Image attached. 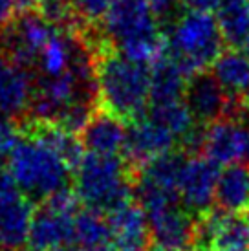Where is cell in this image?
<instances>
[{
	"label": "cell",
	"instance_id": "obj_1",
	"mask_svg": "<svg viewBox=\"0 0 249 251\" xmlns=\"http://www.w3.org/2000/svg\"><path fill=\"white\" fill-rule=\"evenodd\" d=\"M97 106L130 123L150 103V64L136 61L106 44L96 48Z\"/></svg>",
	"mask_w": 249,
	"mask_h": 251
},
{
	"label": "cell",
	"instance_id": "obj_2",
	"mask_svg": "<svg viewBox=\"0 0 249 251\" xmlns=\"http://www.w3.org/2000/svg\"><path fill=\"white\" fill-rule=\"evenodd\" d=\"M94 42L152 64L165 50V29L150 0H114Z\"/></svg>",
	"mask_w": 249,
	"mask_h": 251
},
{
	"label": "cell",
	"instance_id": "obj_3",
	"mask_svg": "<svg viewBox=\"0 0 249 251\" xmlns=\"http://www.w3.org/2000/svg\"><path fill=\"white\" fill-rule=\"evenodd\" d=\"M7 171L17 187L33 203L72 189L74 169L61 154L33 134L21 130V138L7 158Z\"/></svg>",
	"mask_w": 249,
	"mask_h": 251
},
{
	"label": "cell",
	"instance_id": "obj_4",
	"mask_svg": "<svg viewBox=\"0 0 249 251\" xmlns=\"http://www.w3.org/2000/svg\"><path fill=\"white\" fill-rule=\"evenodd\" d=\"M136 169L124 156L84 152L74 171L72 189L83 207L110 215L134 200Z\"/></svg>",
	"mask_w": 249,
	"mask_h": 251
},
{
	"label": "cell",
	"instance_id": "obj_5",
	"mask_svg": "<svg viewBox=\"0 0 249 251\" xmlns=\"http://www.w3.org/2000/svg\"><path fill=\"white\" fill-rule=\"evenodd\" d=\"M225 41L215 13L185 9L165 28V51L191 77L211 68L224 51Z\"/></svg>",
	"mask_w": 249,
	"mask_h": 251
},
{
	"label": "cell",
	"instance_id": "obj_6",
	"mask_svg": "<svg viewBox=\"0 0 249 251\" xmlns=\"http://www.w3.org/2000/svg\"><path fill=\"white\" fill-rule=\"evenodd\" d=\"M81 202L74 189H66L37 205L31 218L26 251H64L74 248L75 215Z\"/></svg>",
	"mask_w": 249,
	"mask_h": 251
},
{
	"label": "cell",
	"instance_id": "obj_7",
	"mask_svg": "<svg viewBox=\"0 0 249 251\" xmlns=\"http://www.w3.org/2000/svg\"><path fill=\"white\" fill-rule=\"evenodd\" d=\"M200 154L220 167L246 163L249 160V108L242 106L205 126Z\"/></svg>",
	"mask_w": 249,
	"mask_h": 251
},
{
	"label": "cell",
	"instance_id": "obj_8",
	"mask_svg": "<svg viewBox=\"0 0 249 251\" xmlns=\"http://www.w3.org/2000/svg\"><path fill=\"white\" fill-rule=\"evenodd\" d=\"M194 251H249V222L244 215L215 209L196 218Z\"/></svg>",
	"mask_w": 249,
	"mask_h": 251
},
{
	"label": "cell",
	"instance_id": "obj_9",
	"mask_svg": "<svg viewBox=\"0 0 249 251\" xmlns=\"http://www.w3.org/2000/svg\"><path fill=\"white\" fill-rule=\"evenodd\" d=\"M33 202L22 195L9 171L0 175V242L7 251H24L28 242Z\"/></svg>",
	"mask_w": 249,
	"mask_h": 251
},
{
	"label": "cell",
	"instance_id": "obj_10",
	"mask_svg": "<svg viewBox=\"0 0 249 251\" xmlns=\"http://www.w3.org/2000/svg\"><path fill=\"white\" fill-rule=\"evenodd\" d=\"M220 165L203 154H189L178 181V196L191 215L196 218L213 209Z\"/></svg>",
	"mask_w": 249,
	"mask_h": 251
},
{
	"label": "cell",
	"instance_id": "obj_11",
	"mask_svg": "<svg viewBox=\"0 0 249 251\" xmlns=\"http://www.w3.org/2000/svg\"><path fill=\"white\" fill-rule=\"evenodd\" d=\"M183 101L196 123L201 126L211 125L244 106L242 101H233L229 98L216 77L207 70L196 72L187 79Z\"/></svg>",
	"mask_w": 249,
	"mask_h": 251
},
{
	"label": "cell",
	"instance_id": "obj_12",
	"mask_svg": "<svg viewBox=\"0 0 249 251\" xmlns=\"http://www.w3.org/2000/svg\"><path fill=\"white\" fill-rule=\"evenodd\" d=\"M171 151H181L176 138L147 114L128 123V136L123 156L130 161L134 169Z\"/></svg>",
	"mask_w": 249,
	"mask_h": 251
},
{
	"label": "cell",
	"instance_id": "obj_13",
	"mask_svg": "<svg viewBox=\"0 0 249 251\" xmlns=\"http://www.w3.org/2000/svg\"><path fill=\"white\" fill-rule=\"evenodd\" d=\"M35 77L24 66L0 53V114L22 121L31 110Z\"/></svg>",
	"mask_w": 249,
	"mask_h": 251
},
{
	"label": "cell",
	"instance_id": "obj_14",
	"mask_svg": "<svg viewBox=\"0 0 249 251\" xmlns=\"http://www.w3.org/2000/svg\"><path fill=\"white\" fill-rule=\"evenodd\" d=\"M128 136V123L99 106L79 132L84 152L101 156H123Z\"/></svg>",
	"mask_w": 249,
	"mask_h": 251
},
{
	"label": "cell",
	"instance_id": "obj_15",
	"mask_svg": "<svg viewBox=\"0 0 249 251\" xmlns=\"http://www.w3.org/2000/svg\"><path fill=\"white\" fill-rule=\"evenodd\" d=\"M114 235V250L118 251H147L150 246V226L143 207L136 200L108 215Z\"/></svg>",
	"mask_w": 249,
	"mask_h": 251
},
{
	"label": "cell",
	"instance_id": "obj_16",
	"mask_svg": "<svg viewBox=\"0 0 249 251\" xmlns=\"http://www.w3.org/2000/svg\"><path fill=\"white\" fill-rule=\"evenodd\" d=\"M216 207L231 215H246L249 211V165L235 163L220 171L215 195Z\"/></svg>",
	"mask_w": 249,
	"mask_h": 251
},
{
	"label": "cell",
	"instance_id": "obj_17",
	"mask_svg": "<svg viewBox=\"0 0 249 251\" xmlns=\"http://www.w3.org/2000/svg\"><path fill=\"white\" fill-rule=\"evenodd\" d=\"M187 79L189 75L180 64L163 50V53L150 64V103L183 99Z\"/></svg>",
	"mask_w": 249,
	"mask_h": 251
},
{
	"label": "cell",
	"instance_id": "obj_18",
	"mask_svg": "<svg viewBox=\"0 0 249 251\" xmlns=\"http://www.w3.org/2000/svg\"><path fill=\"white\" fill-rule=\"evenodd\" d=\"M211 74L222 84L233 101H242L244 92L249 86V53L240 48H227L220 53Z\"/></svg>",
	"mask_w": 249,
	"mask_h": 251
},
{
	"label": "cell",
	"instance_id": "obj_19",
	"mask_svg": "<svg viewBox=\"0 0 249 251\" xmlns=\"http://www.w3.org/2000/svg\"><path fill=\"white\" fill-rule=\"evenodd\" d=\"M74 248L77 251L114 250V235H112L108 215H103L88 207H81L75 215Z\"/></svg>",
	"mask_w": 249,
	"mask_h": 251
},
{
	"label": "cell",
	"instance_id": "obj_20",
	"mask_svg": "<svg viewBox=\"0 0 249 251\" xmlns=\"http://www.w3.org/2000/svg\"><path fill=\"white\" fill-rule=\"evenodd\" d=\"M215 15L225 44L242 50L249 37V0H222Z\"/></svg>",
	"mask_w": 249,
	"mask_h": 251
},
{
	"label": "cell",
	"instance_id": "obj_21",
	"mask_svg": "<svg viewBox=\"0 0 249 251\" xmlns=\"http://www.w3.org/2000/svg\"><path fill=\"white\" fill-rule=\"evenodd\" d=\"M74 2L83 31L99 28L114 4V0H74Z\"/></svg>",
	"mask_w": 249,
	"mask_h": 251
},
{
	"label": "cell",
	"instance_id": "obj_22",
	"mask_svg": "<svg viewBox=\"0 0 249 251\" xmlns=\"http://www.w3.org/2000/svg\"><path fill=\"white\" fill-rule=\"evenodd\" d=\"M21 138V126L15 119L0 114V158H9V154Z\"/></svg>",
	"mask_w": 249,
	"mask_h": 251
},
{
	"label": "cell",
	"instance_id": "obj_23",
	"mask_svg": "<svg viewBox=\"0 0 249 251\" xmlns=\"http://www.w3.org/2000/svg\"><path fill=\"white\" fill-rule=\"evenodd\" d=\"M154 11L158 15L163 29L171 26L183 11H185V0H150Z\"/></svg>",
	"mask_w": 249,
	"mask_h": 251
},
{
	"label": "cell",
	"instance_id": "obj_24",
	"mask_svg": "<svg viewBox=\"0 0 249 251\" xmlns=\"http://www.w3.org/2000/svg\"><path fill=\"white\" fill-rule=\"evenodd\" d=\"M19 17V2L17 0H0V33L11 26V22Z\"/></svg>",
	"mask_w": 249,
	"mask_h": 251
},
{
	"label": "cell",
	"instance_id": "obj_25",
	"mask_svg": "<svg viewBox=\"0 0 249 251\" xmlns=\"http://www.w3.org/2000/svg\"><path fill=\"white\" fill-rule=\"evenodd\" d=\"M147 251H187L183 248H173V246H163V244H150L147 248Z\"/></svg>",
	"mask_w": 249,
	"mask_h": 251
},
{
	"label": "cell",
	"instance_id": "obj_26",
	"mask_svg": "<svg viewBox=\"0 0 249 251\" xmlns=\"http://www.w3.org/2000/svg\"><path fill=\"white\" fill-rule=\"evenodd\" d=\"M242 105L246 106V108H249V86H248V90L244 92V96H242Z\"/></svg>",
	"mask_w": 249,
	"mask_h": 251
},
{
	"label": "cell",
	"instance_id": "obj_27",
	"mask_svg": "<svg viewBox=\"0 0 249 251\" xmlns=\"http://www.w3.org/2000/svg\"><path fill=\"white\" fill-rule=\"evenodd\" d=\"M244 51H248V53H249V37H248V41H246V44H244Z\"/></svg>",
	"mask_w": 249,
	"mask_h": 251
},
{
	"label": "cell",
	"instance_id": "obj_28",
	"mask_svg": "<svg viewBox=\"0 0 249 251\" xmlns=\"http://www.w3.org/2000/svg\"><path fill=\"white\" fill-rule=\"evenodd\" d=\"M0 251H7L6 248H4V244H2V242H0Z\"/></svg>",
	"mask_w": 249,
	"mask_h": 251
},
{
	"label": "cell",
	"instance_id": "obj_29",
	"mask_svg": "<svg viewBox=\"0 0 249 251\" xmlns=\"http://www.w3.org/2000/svg\"><path fill=\"white\" fill-rule=\"evenodd\" d=\"M244 216H246V218H248V222H249V211H248V213H246V215H244Z\"/></svg>",
	"mask_w": 249,
	"mask_h": 251
},
{
	"label": "cell",
	"instance_id": "obj_30",
	"mask_svg": "<svg viewBox=\"0 0 249 251\" xmlns=\"http://www.w3.org/2000/svg\"><path fill=\"white\" fill-rule=\"evenodd\" d=\"M64 251H77V250H64Z\"/></svg>",
	"mask_w": 249,
	"mask_h": 251
},
{
	"label": "cell",
	"instance_id": "obj_31",
	"mask_svg": "<svg viewBox=\"0 0 249 251\" xmlns=\"http://www.w3.org/2000/svg\"><path fill=\"white\" fill-rule=\"evenodd\" d=\"M108 251H118V250H108Z\"/></svg>",
	"mask_w": 249,
	"mask_h": 251
}]
</instances>
